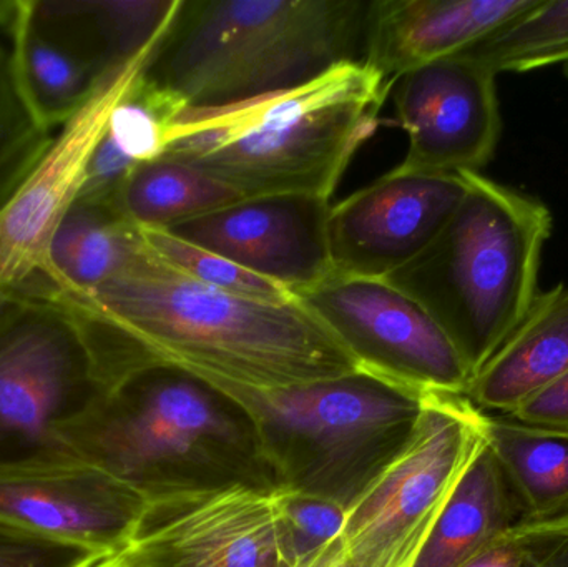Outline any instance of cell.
Segmentation results:
<instances>
[{
  "instance_id": "1",
  "label": "cell",
  "mask_w": 568,
  "mask_h": 567,
  "mask_svg": "<svg viewBox=\"0 0 568 567\" xmlns=\"http://www.w3.org/2000/svg\"><path fill=\"white\" fill-rule=\"evenodd\" d=\"M75 302L129 335L150 366H175L215 386L282 392L363 372L297 298L232 295L175 272L153 252Z\"/></svg>"
},
{
  "instance_id": "2",
  "label": "cell",
  "mask_w": 568,
  "mask_h": 567,
  "mask_svg": "<svg viewBox=\"0 0 568 567\" xmlns=\"http://www.w3.org/2000/svg\"><path fill=\"white\" fill-rule=\"evenodd\" d=\"M390 90L383 73L363 60H346L290 89L189 107L170 126L162 156L209 173L245 200H331L376 133Z\"/></svg>"
},
{
  "instance_id": "3",
  "label": "cell",
  "mask_w": 568,
  "mask_h": 567,
  "mask_svg": "<svg viewBox=\"0 0 568 567\" xmlns=\"http://www.w3.org/2000/svg\"><path fill=\"white\" fill-rule=\"evenodd\" d=\"M77 462L146 502L209 489H280L253 416L229 393L170 365L136 369L67 429Z\"/></svg>"
},
{
  "instance_id": "4",
  "label": "cell",
  "mask_w": 568,
  "mask_h": 567,
  "mask_svg": "<svg viewBox=\"0 0 568 567\" xmlns=\"http://www.w3.org/2000/svg\"><path fill=\"white\" fill-rule=\"evenodd\" d=\"M149 356L39 276L0 298V472L75 463L67 429Z\"/></svg>"
},
{
  "instance_id": "5",
  "label": "cell",
  "mask_w": 568,
  "mask_h": 567,
  "mask_svg": "<svg viewBox=\"0 0 568 567\" xmlns=\"http://www.w3.org/2000/svg\"><path fill=\"white\" fill-rule=\"evenodd\" d=\"M436 239L386 282L419 303L474 376L516 332L539 295L549 206L480 172Z\"/></svg>"
},
{
  "instance_id": "6",
  "label": "cell",
  "mask_w": 568,
  "mask_h": 567,
  "mask_svg": "<svg viewBox=\"0 0 568 567\" xmlns=\"http://www.w3.org/2000/svg\"><path fill=\"white\" fill-rule=\"evenodd\" d=\"M366 2L183 0L149 73L186 107L290 89L361 60Z\"/></svg>"
},
{
  "instance_id": "7",
  "label": "cell",
  "mask_w": 568,
  "mask_h": 567,
  "mask_svg": "<svg viewBox=\"0 0 568 567\" xmlns=\"http://www.w3.org/2000/svg\"><path fill=\"white\" fill-rule=\"evenodd\" d=\"M216 388L255 419L280 489L346 512L409 442L430 393L364 372L282 392Z\"/></svg>"
},
{
  "instance_id": "8",
  "label": "cell",
  "mask_w": 568,
  "mask_h": 567,
  "mask_svg": "<svg viewBox=\"0 0 568 567\" xmlns=\"http://www.w3.org/2000/svg\"><path fill=\"white\" fill-rule=\"evenodd\" d=\"M486 413L429 393L413 436L346 512L341 545L359 567H413L437 515L484 443Z\"/></svg>"
},
{
  "instance_id": "9",
  "label": "cell",
  "mask_w": 568,
  "mask_h": 567,
  "mask_svg": "<svg viewBox=\"0 0 568 567\" xmlns=\"http://www.w3.org/2000/svg\"><path fill=\"white\" fill-rule=\"evenodd\" d=\"M296 298L363 372L419 392L466 396L473 373L449 336L419 303L386 280L334 273Z\"/></svg>"
},
{
  "instance_id": "10",
  "label": "cell",
  "mask_w": 568,
  "mask_h": 567,
  "mask_svg": "<svg viewBox=\"0 0 568 567\" xmlns=\"http://www.w3.org/2000/svg\"><path fill=\"white\" fill-rule=\"evenodd\" d=\"M496 77L467 50L399 77L390 93L409 143L394 169L430 175L480 172L503 135Z\"/></svg>"
},
{
  "instance_id": "11",
  "label": "cell",
  "mask_w": 568,
  "mask_h": 567,
  "mask_svg": "<svg viewBox=\"0 0 568 567\" xmlns=\"http://www.w3.org/2000/svg\"><path fill=\"white\" fill-rule=\"evenodd\" d=\"M122 555L133 567H291L273 492L248 486L149 502Z\"/></svg>"
},
{
  "instance_id": "12",
  "label": "cell",
  "mask_w": 568,
  "mask_h": 567,
  "mask_svg": "<svg viewBox=\"0 0 568 567\" xmlns=\"http://www.w3.org/2000/svg\"><path fill=\"white\" fill-rule=\"evenodd\" d=\"M466 193L463 176L393 169L331 205L336 275L386 279L413 262L449 222Z\"/></svg>"
},
{
  "instance_id": "13",
  "label": "cell",
  "mask_w": 568,
  "mask_h": 567,
  "mask_svg": "<svg viewBox=\"0 0 568 567\" xmlns=\"http://www.w3.org/2000/svg\"><path fill=\"white\" fill-rule=\"evenodd\" d=\"M140 60L93 93L92 99L53 133L32 172L0 210V290L29 282L42 269L50 240L82 195L90 160L130 83L152 65Z\"/></svg>"
},
{
  "instance_id": "14",
  "label": "cell",
  "mask_w": 568,
  "mask_h": 567,
  "mask_svg": "<svg viewBox=\"0 0 568 567\" xmlns=\"http://www.w3.org/2000/svg\"><path fill=\"white\" fill-rule=\"evenodd\" d=\"M329 212V200L260 196L166 232L225 256L296 296L334 275Z\"/></svg>"
},
{
  "instance_id": "15",
  "label": "cell",
  "mask_w": 568,
  "mask_h": 567,
  "mask_svg": "<svg viewBox=\"0 0 568 567\" xmlns=\"http://www.w3.org/2000/svg\"><path fill=\"white\" fill-rule=\"evenodd\" d=\"M149 502L85 463L0 472V523L93 555L122 551Z\"/></svg>"
},
{
  "instance_id": "16",
  "label": "cell",
  "mask_w": 568,
  "mask_h": 567,
  "mask_svg": "<svg viewBox=\"0 0 568 567\" xmlns=\"http://www.w3.org/2000/svg\"><path fill=\"white\" fill-rule=\"evenodd\" d=\"M537 0H374L364 17L361 60L390 83L473 49Z\"/></svg>"
},
{
  "instance_id": "17",
  "label": "cell",
  "mask_w": 568,
  "mask_h": 567,
  "mask_svg": "<svg viewBox=\"0 0 568 567\" xmlns=\"http://www.w3.org/2000/svg\"><path fill=\"white\" fill-rule=\"evenodd\" d=\"M183 0H39L37 17L60 42L103 77L155 59Z\"/></svg>"
},
{
  "instance_id": "18",
  "label": "cell",
  "mask_w": 568,
  "mask_h": 567,
  "mask_svg": "<svg viewBox=\"0 0 568 567\" xmlns=\"http://www.w3.org/2000/svg\"><path fill=\"white\" fill-rule=\"evenodd\" d=\"M150 255L143 230L120 212L112 196L82 195L57 226L36 276L80 300Z\"/></svg>"
},
{
  "instance_id": "19",
  "label": "cell",
  "mask_w": 568,
  "mask_h": 567,
  "mask_svg": "<svg viewBox=\"0 0 568 567\" xmlns=\"http://www.w3.org/2000/svg\"><path fill=\"white\" fill-rule=\"evenodd\" d=\"M568 372V286L534 300L529 313L474 376L466 396L486 415L509 416Z\"/></svg>"
},
{
  "instance_id": "20",
  "label": "cell",
  "mask_w": 568,
  "mask_h": 567,
  "mask_svg": "<svg viewBox=\"0 0 568 567\" xmlns=\"http://www.w3.org/2000/svg\"><path fill=\"white\" fill-rule=\"evenodd\" d=\"M526 522L523 506L484 438L437 515L413 567H459Z\"/></svg>"
},
{
  "instance_id": "21",
  "label": "cell",
  "mask_w": 568,
  "mask_h": 567,
  "mask_svg": "<svg viewBox=\"0 0 568 567\" xmlns=\"http://www.w3.org/2000/svg\"><path fill=\"white\" fill-rule=\"evenodd\" d=\"M185 109V100L153 79L149 69L140 73L106 120L82 195L112 196L136 166L162 156L170 126Z\"/></svg>"
},
{
  "instance_id": "22",
  "label": "cell",
  "mask_w": 568,
  "mask_h": 567,
  "mask_svg": "<svg viewBox=\"0 0 568 567\" xmlns=\"http://www.w3.org/2000/svg\"><path fill=\"white\" fill-rule=\"evenodd\" d=\"M7 33L17 85L37 122L50 133L65 125L97 90L116 77L102 79L75 52L40 29L23 0L17 2L16 20Z\"/></svg>"
},
{
  "instance_id": "23",
  "label": "cell",
  "mask_w": 568,
  "mask_h": 567,
  "mask_svg": "<svg viewBox=\"0 0 568 567\" xmlns=\"http://www.w3.org/2000/svg\"><path fill=\"white\" fill-rule=\"evenodd\" d=\"M484 438L509 479L526 522L568 515V432L486 415Z\"/></svg>"
},
{
  "instance_id": "24",
  "label": "cell",
  "mask_w": 568,
  "mask_h": 567,
  "mask_svg": "<svg viewBox=\"0 0 568 567\" xmlns=\"http://www.w3.org/2000/svg\"><path fill=\"white\" fill-rule=\"evenodd\" d=\"M112 199L143 230H169L245 200L209 173L166 156L136 166Z\"/></svg>"
},
{
  "instance_id": "25",
  "label": "cell",
  "mask_w": 568,
  "mask_h": 567,
  "mask_svg": "<svg viewBox=\"0 0 568 567\" xmlns=\"http://www.w3.org/2000/svg\"><path fill=\"white\" fill-rule=\"evenodd\" d=\"M467 52L499 75L568 63V0H537Z\"/></svg>"
},
{
  "instance_id": "26",
  "label": "cell",
  "mask_w": 568,
  "mask_h": 567,
  "mask_svg": "<svg viewBox=\"0 0 568 567\" xmlns=\"http://www.w3.org/2000/svg\"><path fill=\"white\" fill-rule=\"evenodd\" d=\"M52 135L30 112L17 85L9 43L0 40V210L32 172Z\"/></svg>"
},
{
  "instance_id": "27",
  "label": "cell",
  "mask_w": 568,
  "mask_h": 567,
  "mask_svg": "<svg viewBox=\"0 0 568 567\" xmlns=\"http://www.w3.org/2000/svg\"><path fill=\"white\" fill-rule=\"evenodd\" d=\"M143 235L156 259L202 285L260 302L291 303L296 300L293 293L276 283L248 272L225 256L185 242L166 230H143Z\"/></svg>"
},
{
  "instance_id": "28",
  "label": "cell",
  "mask_w": 568,
  "mask_h": 567,
  "mask_svg": "<svg viewBox=\"0 0 568 567\" xmlns=\"http://www.w3.org/2000/svg\"><path fill=\"white\" fill-rule=\"evenodd\" d=\"M284 555L296 567L321 548L339 538L346 509L317 496L290 489L273 492Z\"/></svg>"
},
{
  "instance_id": "29",
  "label": "cell",
  "mask_w": 568,
  "mask_h": 567,
  "mask_svg": "<svg viewBox=\"0 0 568 567\" xmlns=\"http://www.w3.org/2000/svg\"><path fill=\"white\" fill-rule=\"evenodd\" d=\"M99 555L0 523V567H85Z\"/></svg>"
},
{
  "instance_id": "30",
  "label": "cell",
  "mask_w": 568,
  "mask_h": 567,
  "mask_svg": "<svg viewBox=\"0 0 568 567\" xmlns=\"http://www.w3.org/2000/svg\"><path fill=\"white\" fill-rule=\"evenodd\" d=\"M509 416L536 428L568 432V372L530 396Z\"/></svg>"
},
{
  "instance_id": "31",
  "label": "cell",
  "mask_w": 568,
  "mask_h": 567,
  "mask_svg": "<svg viewBox=\"0 0 568 567\" xmlns=\"http://www.w3.org/2000/svg\"><path fill=\"white\" fill-rule=\"evenodd\" d=\"M523 567H568V515L532 523Z\"/></svg>"
},
{
  "instance_id": "32",
  "label": "cell",
  "mask_w": 568,
  "mask_h": 567,
  "mask_svg": "<svg viewBox=\"0 0 568 567\" xmlns=\"http://www.w3.org/2000/svg\"><path fill=\"white\" fill-rule=\"evenodd\" d=\"M532 523H523L497 536L483 551L459 567H523L529 548Z\"/></svg>"
},
{
  "instance_id": "33",
  "label": "cell",
  "mask_w": 568,
  "mask_h": 567,
  "mask_svg": "<svg viewBox=\"0 0 568 567\" xmlns=\"http://www.w3.org/2000/svg\"><path fill=\"white\" fill-rule=\"evenodd\" d=\"M296 567H359L354 563V559L347 555L346 549L341 545L339 538L333 539L327 543L320 551L311 555L310 558L304 559L301 565Z\"/></svg>"
},
{
  "instance_id": "34",
  "label": "cell",
  "mask_w": 568,
  "mask_h": 567,
  "mask_svg": "<svg viewBox=\"0 0 568 567\" xmlns=\"http://www.w3.org/2000/svg\"><path fill=\"white\" fill-rule=\"evenodd\" d=\"M85 567H133L126 561L125 556L122 555V551L110 553V555L99 556V558L93 559L92 563H89Z\"/></svg>"
},
{
  "instance_id": "35",
  "label": "cell",
  "mask_w": 568,
  "mask_h": 567,
  "mask_svg": "<svg viewBox=\"0 0 568 567\" xmlns=\"http://www.w3.org/2000/svg\"><path fill=\"white\" fill-rule=\"evenodd\" d=\"M19 0H0V29L9 32L17 16Z\"/></svg>"
},
{
  "instance_id": "36",
  "label": "cell",
  "mask_w": 568,
  "mask_h": 567,
  "mask_svg": "<svg viewBox=\"0 0 568 567\" xmlns=\"http://www.w3.org/2000/svg\"><path fill=\"white\" fill-rule=\"evenodd\" d=\"M564 72H566V75L568 77V63L566 67H564Z\"/></svg>"
},
{
  "instance_id": "37",
  "label": "cell",
  "mask_w": 568,
  "mask_h": 567,
  "mask_svg": "<svg viewBox=\"0 0 568 567\" xmlns=\"http://www.w3.org/2000/svg\"><path fill=\"white\" fill-rule=\"evenodd\" d=\"M3 292H6V290H0V298H2Z\"/></svg>"
}]
</instances>
